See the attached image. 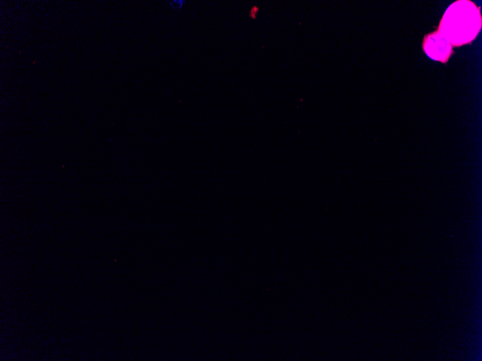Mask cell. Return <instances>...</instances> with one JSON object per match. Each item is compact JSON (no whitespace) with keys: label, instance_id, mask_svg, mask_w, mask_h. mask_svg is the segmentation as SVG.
Segmentation results:
<instances>
[{"label":"cell","instance_id":"6da1fadb","mask_svg":"<svg viewBox=\"0 0 482 361\" xmlns=\"http://www.w3.org/2000/svg\"><path fill=\"white\" fill-rule=\"evenodd\" d=\"M480 8L470 0H458L448 7L440 23L438 31L452 46L471 43L481 29Z\"/></svg>","mask_w":482,"mask_h":361},{"label":"cell","instance_id":"7a4b0ae2","mask_svg":"<svg viewBox=\"0 0 482 361\" xmlns=\"http://www.w3.org/2000/svg\"><path fill=\"white\" fill-rule=\"evenodd\" d=\"M422 47L429 58L442 63H446L453 53L452 45L438 30L424 36Z\"/></svg>","mask_w":482,"mask_h":361},{"label":"cell","instance_id":"3957f363","mask_svg":"<svg viewBox=\"0 0 482 361\" xmlns=\"http://www.w3.org/2000/svg\"><path fill=\"white\" fill-rule=\"evenodd\" d=\"M170 4L174 9L180 10L184 4V1H172Z\"/></svg>","mask_w":482,"mask_h":361},{"label":"cell","instance_id":"277c9868","mask_svg":"<svg viewBox=\"0 0 482 361\" xmlns=\"http://www.w3.org/2000/svg\"><path fill=\"white\" fill-rule=\"evenodd\" d=\"M258 8H257V7H253V8H252L251 12H250V16H251L252 18H253V19L256 18V13L257 12H258Z\"/></svg>","mask_w":482,"mask_h":361}]
</instances>
